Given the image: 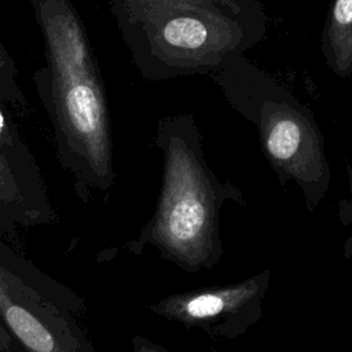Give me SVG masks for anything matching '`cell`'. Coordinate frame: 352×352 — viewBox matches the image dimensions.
Returning a JSON list of instances; mask_svg holds the SVG:
<instances>
[{"label":"cell","instance_id":"obj_1","mask_svg":"<svg viewBox=\"0 0 352 352\" xmlns=\"http://www.w3.org/2000/svg\"><path fill=\"white\" fill-rule=\"evenodd\" d=\"M45 44L36 74L58 155L85 188L113 186V143L106 95L87 32L69 0H30Z\"/></svg>","mask_w":352,"mask_h":352},{"label":"cell","instance_id":"obj_2","mask_svg":"<svg viewBox=\"0 0 352 352\" xmlns=\"http://www.w3.org/2000/svg\"><path fill=\"white\" fill-rule=\"evenodd\" d=\"M142 76L162 81L213 74L265 36L267 26L170 0H111Z\"/></svg>","mask_w":352,"mask_h":352},{"label":"cell","instance_id":"obj_3","mask_svg":"<svg viewBox=\"0 0 352 352\" xmlns=\"http://www.w3.org/2000/svg\"><path fill=\"white\" fill-rule=\"evenodd\" d=\"M155 146L162 153V182L154 216L136 245H155L180 263L197 267L212 253L217 217L227 199L243 202L232 183L209 168L199 129L190 113L160 120Z\"/></svg>","mask_w":352,"mask_h":352},{"label":"cell","instance_id":"obj_4","mask_svg":"<svg viewBox=\"0 0 352 352\" xmlns=\"http://www.w3.org/2000/svg\"><path fill=\"white\" fill-rule=\"evenodd\" d=\"M228 104L258 132L280 184L296 183L314 208L327 192L331 172L324 138L312 111L263 69L239 55L213 73Z\"/></svg>","mask_w":352,"mask_h":352},{"label":"cell","instance_id":"obj_5","mask_svg":"<svg viewBox=\"0 0 352 352\" xmlns=\"http://www.w3.org/2000/svg\"><path fill=\"white\" fill-rule=\"evenodd\" d=\"M85 301L0 238V318L29 352H96Z\"/></svg>","mask_w":352,"mask_h":352},{"label":"cell","instance_id":"obj_6","mask_svg":"<svg viewBox=\"0 0 352 352\" xmlns=\"http://www.w3.org/2000/svg\"><path fill=\"white\" fill-rule=\"evenodd\" d=\"M54 219L45 192L29 184L0 155V238L11 235L18 227L45 224Z\"/></svg>","mask_w":352,"mask_h":352},{"label":"cell","instance_id":"obj_7","mask_svg":"<svg viewBox=\"0 0 352 352\" xmlns=\"http://www.w3.org/2000/svg\"><path fill=\"white\" fill-rule=\"evenodd\" d=\"M257 290V280L249 279L232 286L172 296L151 305L150 309L164 318L183 322L209 319L221 312L241 307L250 300Z\"/></svg>","mask_w":352,"mask_h":352},{"label":"cell","instance_id":"obj_8","mask_svg":"<svg viewBox=\"0 0 352 352\" xmlns=\"http://www.w3.org/2000/svg\"><path fill=\"white\" fill-rule=\"evenodd\" d=\"M322 54L336 76H352V0L331 1L322 30Z\"/></svg>","mask_w":352,"mask_h":352},{"label":"cell","instance_id":"obj_9","mask_svg":"<svg viewBox=\"0 0 352 352\" xmlns=\"http://www.w3.org/2000/svg\"><path fill=\"white\" fill-rule=\"evenodd\" d=\"M0 155H3L21 176H22V170H28L29 173H33V169L36 170L34 161H33L34 158L32 153L29 151L25 142L22 140L12 120L4 111V107L1 106V103H0ZM33 187L40 191H44L36 186Z\"/></svg>","mask_w":352,"mask_h":352},{"label":"cell","instance_id":"obj_10","mask_svg":"<svg viewBox=\"0 0 352 352\" xmlns=\"http://www.w3.org/2000/svg\"><path fill=\"white\" fill-rule=\"evenodd\" d=\"M170 1L206 7L213 11H220L226 15H230L250 23L267 26L265 12L257 0H170Z\"/></svg>","mask_w":352,"mask_h":352},{"label":"cell","instance_id":"obj_11","mask_svg":"<svg viewBox=\"0 0 352 352\" xmlns=\"http://www.w3.org/2000/svg\"><path fill=\"white\" fill-rule=\"evenodd\" d=\"M15 74L16 69L12 58L0 41V100L12 104L16 109H23L26 100L16 82Z\"/></svg>","mask_w":352,"mask_h":352},{"label":"cell","instance_id":"obj_12","mask_svg":"<svg viewBox=\"0 0 352 352\" xmlns=\"http://www.w3.org/2000/svg\"><path fill=\"white\" fill-rule=\"evenodd\" d=\"M0 352H29L0 318Z\"/></svg>","mask_w":352,"mask_h":352},{"label":"cell","instance_id":"obj_13","mask_svg":"<svg viewBox=\"0 0 352 352\" xmlns=\"http://www.w3.org/2000/svg\"><path fill=\"white\" fill-rule=\"evenodd\" d=\"M132 344H133L135 352H166L164 348L144 338L143 336H135L132 338Z\"/></svg>","mask_w":352,"mask_h":352},{"label":"cell","instance_id":"obj_14","mask_svg":"<svg viewBox=\"0 0 352 352\" xmlns=\"http://www.w3.org/2000/svg\"><path fill=\"white\" fill-rule=\"evenodd\" d=\"M345 169H346V179L349 184V198L341 201L340 206L342 209V214L352 223V165L345 161Z\"/></svg>","mask_w":352,"mask_h":352}]
</instances>
